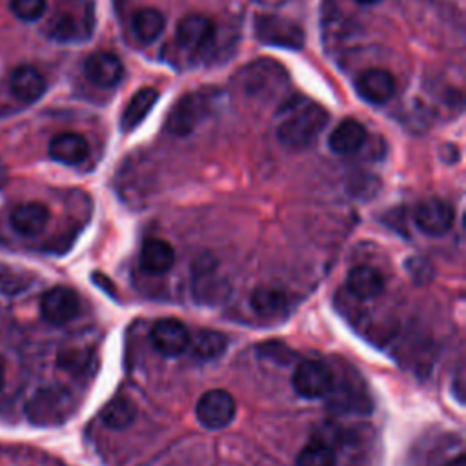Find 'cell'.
<instances>
[{
  "instance_id": "f1b7e54d",
  "label": "cell",
  "mask_w": 466,
  "mask_h": 466,
  "mask_svg": "<svg viewBox=\"0 0 466 466\" xmlns=\"http://www.w3.org/2000/svg\"><path fill=\"white\" fill-rule=\"evenodd\" d=\"M31 282V275L15 266L0 264V293L15 295L25 289Z\"/></svg>"
},
{
  "instance_id": "ffe728a7",
  "label": "cell",
  "mask_w": 466,
  "mask_h": 466,
  "mask_svg": "<svg viewBox=\"0 0 466 466\" xmlns=\"http://www.w3.org/2000/svg\"><path fill=\"white\" fill-rule=\"evenodd\" d=\"M175 262V249L162 238H149L140 249V266L149 275H164Z\"/></svg>"
},
{
  "instance_id": "8992f818",
  "label": "cell",
  "mask_w": 466,
  "mask_h": 466,
  "mask_svg": "<svg viewBox=\"0 0 466 466\" xmlns=\"http://www.w3.org/2000/svg\"><path fill=\"white\" fill-rule=\"evenodd\" d=\"M333 371L328 364L315 359L300 360L291 375L295 391L304 399H322L333 386Z\"/></svg>"
},
{
  "instance_id": "d4e9b609",
  "label": "cell",
  "mask_w": 466,
  "mask_h": 466,
  "mask_svg": "<svg viewBox=\"0 0 466 466\" xmlns=\"http://www.w3.org/2000/svg\"><path fill=\"white\" fill-rule=\"evenodd\" d=\"M131 25H133L135 36L140 42L149 44V42L157 40L162 35L164 27H166V18L155 7H142V9L135 11Z\"/></svg>"
},
{
  "instance_id": "7402d4cb",
  "label": "cell",
  "mask_w": 466,
  "mask_h": 466,
  "mask_svg": "<svg viewBox=\"0 0 466 466\" xmlns=\"http://www.w3.org/2000/svg\"><path fill=\"white\" fill-rule=\"evenodd\" d=\"M193 295L200 304H218L229 295V284L217 277L213 268L202 266L195 273Z\"/></svg>"
},
{
  "instance_id": "30bf717a",
  "label": "cell",
  "mask_w": 466,
  "mask_h": 466,
  "mask_svg": "<svg viewBox=\"0 0 466 466\" xmlns=\"http://www.w3.org/2000/svg\"><path fill=\"white\" fill-rule=\"evenodd\" d=\"M80 299L75 289L67 286L49 288L40 297V315L53 326H62L78 315Z\"/></svg>"
},
{
  "instance_id": "4316f807",
  "label": "cell",
  "mask_w": 466,
  "mask_h": 466,
  "mask_svg": "<svg viewBox=\"0 0 466 466\" xmlns=\"http://www.w3.org/2000/svg\"><path fill=\"white\" fill-rule=\"evenodd\" d=\"M251 308L262 317H275L286 309V295L269 286H260L251 293Z\"/></svg>"
},
{
  "instance_id": "d590c367",
  "label": "cell",
  "mask_w": 466,
  "mask_h": 466,
  "mask_svg": "<svg viewBox=\"0 0 466 466\" xmlns=\"http://www.w3.org/2000/svg\"><path fill=\"white\" fill-rule=\"evenodd\" d=\"M355 2H359V4H364V5H368V4H377V2H380V0H355Z\"/></svg>"
},
{
  "instance_id": "9a60e30c",
  "label": "cell",
  "mask_w": 466,
  "mask_h": 466,
  "mask_svg": "<svg viewBox=\"0 0 466 466\" xmlns=\"http://www.w3.org/2000/svg\"><path fill=\"white\" fill-rule=\"evenodd\" d=\"M47 151L55 162H60L66 166H78L87 158L89 146L82 135L73 131H64L51 138Z\"/></svg>"
},
{
  "instance_id": "e575fe53",
  "label": "cell",
  "mask_w": 466,
  "mask_h": 466,
  "mask_svg": "<svg viewBox=\"0 0 466 466\" xmlns=\"http://www.w3.org/2000/svg\"><path fill=\"white\" fill-rule=\"evenodd\" d=\"M4 382H5V366H4V362L0 360V390H2Z\"/></svg>"
},
{
  "instance_id": "7c38bea8",
  "label": "cell",
  "mask_w": 466,
  "mask_h": 466,
  "mask_svg": "<svg viewBox=\"0 0 466 466\" xmlns=\"http://www.w3.org/2000/svg\"><path fill=\"white\" fill-rule=\"evenodd\" d=\"M355 89L370 104H386L395 95V78L388 69L370 67L357 76Z\"/></svg>"
},
{
  "instance_id": "484cf974",
  "label": "cell",
  "mask_w": 466,
  "mask_h": 466,
  "mask_svg": "<svg viewBox=\"0 0 466 466\" xmlns=\"http://www.w3.org/2000/svg\"><path fill=\"white\" fill-rule=\"evenodd\" d=\"M137 415L135 404L126 397H113L104 408H102V422L111 430H124L127 428Z\"/></svg>"
},
{
  "instance_id": "52a82bcc",
  "label": "cell",
  "mask_w": 466,
  "mask_h": 466,
  "mask_svg": "<svg viewBox=\"0 0 466 466\" xmlns=\"http://www.w3.org/2000/svg\"><path fill=\"white\" fill-rule=\"evenodd\" d=\"M93 31V13L87 11H76L71 7H66L58 11L47 24V36L55 42H82L91 36Z\"/></svg>"
},
{
  "instance_id": "cb8c5ba5",
  "label": "cell",
  "mask_w": 466,
  "mask_h": 466,
  "mask_svg": "<svg viewBox=\"0 0 466 466\" xmlns=\"http://www.w3.org/2000/svg\"><path fill=\"white\" fill-rule=\"evenodd\" d=\"M228 348V337L217 329H197L189 333L187 350L195 359L211 360L224 353Z\"/></svg>"
},
{
  "instance_id": "3957f363",
  "label": "cell",
  "mask_w": 466,
  "mask_h": 466,
  "mask_svg": "<svg viewBox=\"0 0 466 466\" xmlns=\"http://www.w3.org/2000/svg\"><path fill=\"white\" fill-rule=\"evenodd\" d=\"M75 410L76 399L69 390L64 386H44L29 397L25 417L33 426L53 428L69 420Z\"/></svg>"
},
{
  "instance_id": "d6a6232c",
  "label": "cell",
  "mask_w": 466,
  "mask_h": 466,
  "mask_svg": "<svg viewBox=\"0 0 466 466\" xmlns=\"http://www.w3.org/2000/svg\"><path fill=\"white\" fill-rule=\"evenodd\" d=\"M444 466H466V459L462 457V455H459V457H455V459H451L450 462H446Z\"/></svg>"
},
{
  "instance_id": "5bb4252c",
  "label": "cell",
  "mask_w": 466,
  "mask_h": 466,
  "mask_svg": "<svg viewBox=\"0 0 466 466\" xmlns=\"http://www.w3.org/2000/svg\"><path fill=\"white\" fill-rule=\"evenodd\" d=\"M215 36V24L204 15H187L177 25V42L189 49H204Z\"/></svg>"
},
{
  "instance_id": "5b68a950",
  "label": "cell",
  "mask_w": 466,
  "mask_h": 466,
  "mask_svg": "<svg viewBox=\"0 0 466 466\" xmlns=\"http://www.w3.org/2000/svg\"><path fill=\"white\" fill-rule=\"evenodd\" d=\"M255 36L258 42L266 44V46H275V47H282V49H302L304 46V31L302 27L280 15H257L255 22Z\"/></svg>"
},
{
  "instance_id": "277c9868",
  "label": "cell",
  "mask_w": 466,
  "mask_h": 466,
  "mask_svg": "<svg viewBox=\"0 0 466 466\" xmlns=\"http://www.w3.org/2000/svg\"><path fill=\"white\" fill-rule=\"evenodd\" d=\"M217 95L215 89H197L182 95L166 116V131L175 137L191 135L211 115Z\"/></svg>"
},
{
  "instance_id": "4dcf8cb0",
  "label": "cell",
  "mask_w": 466,
  "mask_h": 466,
  "mask_svg": "<svg viewBox=\"0 0 466 466\" xmlns=\"http://www.w3.org/2000/svg\"><path fill=\"white\" fill-rule=\"evenodd\" d=\"M87 362H89L87 353H82V351H78V350L64 351V353H60V357H58V364H60L62 368H66L67 371H71V373L82 371V370L87 366Z\"/></svg>"
},
{
  "instance_id": "4fadbf2b",
  "label": "cell",
  "mask_w": 466,
  "mask_h": 466,
  "mask_svg": "<svg viewBox=\"0 0 466 466\" xmlns=\"http://www.w3.org/2000/svg\"><path fill=\"white\" fill-rule=\"evenodd\" d=\"M86 78L98 87H113L124 76L122 60L107 51H95L84 62Z\"/></svg>"
},
{
  "instance_id": "f546056e",
  "label": "cell",
  "mask_w": 466,
  "mask_h": 466,
  "mask_svg": "<svg viewBox=\"0 0 466 466\" xmlns=\"http://www.w3.org/2000/svg\"><path fill=\"white\" fill-rule=\"evenodd\" d=\"M9 9L18 20L35 22L46 13L47 0H9Z\"/></svg>"
},
{
  "instance_id": "d6986e66",
  "label": "cell",
  "mask_w": 466,
  "mask_h": 466,
  "mask_svg": "<svg viewBox=\"0 0 466 466\" xmlns=\"http://www.w3.org/2000/svg\"><path fill=\"white\" fill-rule=\"evenodd\" d=\"M346 286H348V289L353 297L368 300V299H375L377 295L382 293L384 277L373 266L359 264V266H353L350 269L348 279H346Z\"/></svg>"
},
{
  "instance_id": "ac0fdd59",
  "label": "cell",
  "mask_w": 466,
  "mask_h": 466,
  "mask_svg": "<svg viewBox=\"0 0 466 466\" xmlns=\"http://www.w3.org/2000/svg\"><path fill=\"white\" fill-rule=\"evenodd\" d=\"M366 138H368V131L359 120L344 118L329 133L328 146L337 155H351L360 151Z\"/></svg>"
},
{
  "instance_id": "603a6c76",
  "label": "cell",
  "mask_w": 466,
  "mask_h": 466,
  "mask_svg": "<svg viewBox=\"0 0 466 466\" xmlns=\"http://www.w3.org/2000/svg\"><path fill=\"white\" fill-rule=\"evenodd\" d=\"M158 100V91L155 87H142L138 89L127 102V106L122 111L120 127L122 131H133L137 126L142 124V120L149 115L153 106Z\"/></svg>"
},
{
  "instance_id": "83f0119b",
  "label": "cell",
  "mask_w": 466,
  "mask_h": 466,
  "mask_svg": "<svg viewBox=\"0 0 466 466\" xmlns=\"http://www.w3.org/2000/svg\"><path fill=\"white\" fill-rule=\"evenodd\" d=\"M335 451L329 444L311 442L297 455V466H335Z\"/></svg>"
},
{
  "instance_id": "7a4b0ae2",
  "label": "cell",
  "mask_w": 466,
  "mask_h": 466,
  "mask_svg": "<svg viewBox=\"0 0 466 466\" xmlns=\"http://www.w3.org/2000/svg\"><path fill=\"white\" fill-rule=\"evenodd\" d=\"M235 84L246 98L268 104L286 91L288 75L279 62L258 58L238 71Z\"/></svg>"
},
{
  "instance_id": "44dd1931",
  "label": "cell",
  "mask_w": 466,
  "mask_h": 466,
  "mask_svg": "<svg viewBox=\"0 0 466 466\" xmlns=\"http://www.w3.org/2000/svg\"><path fill=\"white\" fill-rule=\"evenodd\" d=\"M329 404L337 411H351V413H368L371 410V400L366 397V393L355 386L351 380H344L342 384H337L333 379V386L329 393Z\"/></svg>"
},
{
  "instance_id": "2e32d148",
  "label": "cell",
  "mask_w": 466,
  "mask_h": 466,
  "mask_svg": "<svg viewBox=\"0 0 466 466\" xmlns=\"http://www.w3.org/2000/svg\"><path fill=\"white\" fill-rule=\"evenodd\" d=\"M9 222L16 233L35 237L46 229L49 222V209L42 202H24L11 211Z\"/></svg>"
},
{
  "instance_id": "6da1fadb",
  "label": "cell",
  "mask_w": 466,
  "mask_h": 466,
  "mask_svg": "<svg viewBox=\"0 0 466 466\" xmlns=\"http://www.w3.org/2000/svg\"><path fill=\"white\" fill-rule=\"evenodd\" d=\"M329 120L328 111L304 96L284 100L277 111V138L288 149L309 147Z\"/></svg>"
},
{
  "instance_id": "8fae6325",
  "label": "cell",
  "mask_w": 466,
  "mask_h": 466,
  "mask_svg": "<svg viewBox=\"0 0 466 466\" xmlns=\"http://www.w3.org/2000/svg\"><path fill=\"white\" fill-rule=\"evenodd\" d=\"M153 348L166 357H178L187 351L189 331L184 322L173 317L160 319L153 324L149 333Z\"/></svg>"
},
{
  "instance_id": "ba28073f",
  "label": "cell",
  "mask_w": 466,
  "mask_h": 466,
  "mask_svg": "<svg viewBox=\"0 0 466 466\" xmlns=\"http://www.w3.org/2000/svg\"><path fill=\"white\" fill-rule=\"evenodd\" d=\"M237 404L229 391L209 390L197 402V419L208 430H222L235 419Z\"/></svg>"
},
{
  "instance_id": "1f68e13d",
  "label": "cell",
  "mask_w": 466,
  "mask_h": 466,
  "mask_svg": "<svg viewBox=\"0 0 466 466\" xmlns=\"http://www.w3.org/2000/svg\"><path fill=\"white\" fill-rule=\"evenodd\" d=\"M282 350H286V346L282 344V342H275V340H269L268 344H264V346H260V353L266 357V359H273V360H277V362H282V364H286V362H289L291 359H293V353L291 355H282L280 351Z\"/></svg>"
},
{
  "instance_id": "e0dca14e",
  "label": "cell",
  "mask_w": 466,
  "mask_h": 466,
  "mask_svg": "<svg viewBox=\"0 0 466 466\" xmlns=\"http://www.w3.org/2000/svg\"><path fill=\"white\" fill-rule=\"evenodd\" d=\"M9 86H11L13 96L24 104L36 102L46 93V80L42 73L36 67L27 64L13 69Z\"/></svg>"
},
{
  "instance_id": "836d02e7",
  "label": "cell",
  "mask_w": 466,
  "mask_h": 466,
  "mask_svg": "<svg viewBox=\"0 0 466 466\" xmlns=\"http://www.w3.org/2000/svg\"><path fill=\"white\" fill-rule=\"evenodd\" d=\"M5 180H7V169H5L4 162L0 160V187L5 184Z\"/></svg>"
},
{
  "instance_id": "9c48e42d",
  "label": "cell",
  "mask_w": 466,
  "mask_h": 466,
  "mask_svg": "<svg viewBox=\"0 0 466 466\" xmlns=\"http://www.w3.org/2000/svg\"><path fill=\"white\" fill-rule=\"evenodd\" d=\"M413 218H415L417 228L424 235L442 237L444 233H448L451 229L453 220H455V211L450 202H446L439 197H430L417 204Z\"/></svg>"
}]
</instances>
